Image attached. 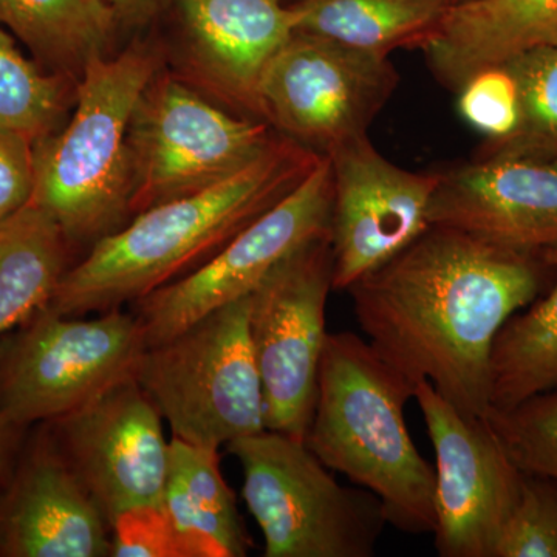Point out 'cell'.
<instances>
[{
    "instance_id": "cell-29",
    "label": "cell",
    "mask_w": 557,
    "mask_h": 557,
    "mask_svg": "<svg viewBox=\"0 0 557 557\" xmlns=\"http://www.w3.org/2000/svg\"><path fill=\"white\" fill-rule=\"evenodd\" d=\"M112 557H183L163 502L126 509L110 522Z\"/></svg>"
},
{
    "instance_id": "cell-14",
    "label": "cell",
    "mask_w": 557,
    "mask_h": 557,
    "mask_svg": "<svg viewBox=\"0 0 557 557\" xmlns=\"http://www.w3.org/2000/svg\"><path fill=\"white\" fill-rule=\"evenodd\" d=\"M163 423L146 392L129 379L46 424L110 525L126 509L163 502L171 445Z\"/></svg>"
},
{
    "instance_id": "cell-15",
    "label": "cell",
    "mask_w": 557,
    "mask_h": 557,
    "mask_svg": "<svg viewBox=\"0 0 557 557\" xmlns=\"http://www.w3.org/2000/svg\"><path fill=\"white\" fill-rule=\"evenodd\" d=\"M110 552L109 520L47 424H36L0 485V557H106Z\"/></svg>"
},
{
    "instance_id": "cell-1",
    "label": "cell",
    "mask_w": 557,
    "mask_h": 557,
    "mask_svg": "<svg viewBox=\"0 0 557 557\" xmlns=\"http://www.w3.org/2000/svg\"><path fill=\"white\" fill-rule=\"evenodd\" d=\"M553 274L542 255L431 225L347 292L380 357L416 384L429 381L463 416L485 418L497 335Z\"/></svg>"
},
{
    "instance_id": "cell-7",
    "label": "cell",
    "mask_w": 557,
    "mask_h": 557,
    "mask_svg": "<svg viewBox=\"0 0 557 557\" xmlns=\"http://www.w3.org/2000/svg\"><path fill=\"white\" fill-rule=\"evenodd\" d=\"M146 347L132 311L83 319L46 307L0 336V412L28 428L67 416L134 379Z\"/></svg>"
},
{
    "instance_id": "cell-8",
    "label": "cell",
    "mask_w": 557,
    "mask_h": 557,
    "mask_svg": "<svg viewBox=\"0 0 557 557\" xmlns=\"http://www.w3.org/2000/svg\"><path fill=\"white\" fill-rule=\"evenodd\" d=\"M274 135L265 121L230 115L180 81L157 75L129 132L132 218L215 185L255 160Z\"/></svg>"
},
{
    "instance_id": "cell-19",
    "label": "cell",
    "mask_w": 557,
    "mask_h": 557,
    "mask_svg": "<svg viewBox=\"0 0 557 557\" xmlns=\"http://www.w3.org/2000/svg\"><path fill=\"white\" fill-rule=\"evenodd\" d=\"M163 505L183 557L248 555L251 539L220 469V449L172 438Z\"/></svg>"
},
{
    "instance_id": "cell-6",
    "label": "cell",
    "mask_w": 557,
    "mask_h": 557,
    "mask_svg": "<svg viewBox=\"0 0 557 557\" xmlns=\"http://www.w3.org/2000/svg\"><path fill=\"white\" fill-rule=\"evenodd\" d=\"M242 496L262 530L265 557H372L387 516L366 487L341 485L304 440L276 431L231 442Z\"/></svg>"
},
{
    "instance_id": "cell-30",
    "label": "cell",
    "mask_w": 557,
    "mask_h": 557,
    "mask_svg": "<svg viewBox=\"0 0 557 557\" xmlns=\"http://www.w3.org/2000/svg\"><path fill=\"white\" fill-rule=\"evenodd\" d=\"M33 143L22 135L0 131V219L32 201L35 189Z\"/></svg>"
},
{
    "instance_id": "cell-26",
    "label": "cell",
    "mask_w": 557,
    "mask_h": 557,
    "mask_svg": "<svg viewBox=\"0 0 557 557\" xmlns=\"http://www.w3.org/2000/svg\"><path fill=\"white\" fill-rule=\"evenodd\" d=\"M485 420L520 471L557 480V387L512 408H491Z\"/></svg>"
},
{
    "instance_id": "cell-11",
    "label": "cell",
    "mask_w": 557,
    "mask_h": 557,
    "mask_svg": "<svg viewBox=\"0 0 557 557\" xmlns=\"http://www.w3.org/2000/svg\"><path fill=\"white\" fill-rule=\"evenodd\" d=\"M388 57L296 32L263 75L265 121L319 153L368 134L398 87Z\"/></svg>"
},
{
    "instance_id": "cell-17",
    "label": "cell",
    "mask_w": 557,
    "mask_h": 557,
    "mask_svg": "<svg viewBox=\"0 0 557 557\" xmlns=\"http://www.w3.org/2000/svg\"><path fill=\"white\" fill-rule=\"evenodd\" d=\"M194 75L220 100L265 121L263 75L298 32V14L282 0H178ZM267 123V121H265Z\"/></svg>"
},
{
    "instance_id": "cell-27",
    "label": "cell",
    "mask_w": 557,
    "mask_h": 557,
    "mask_svg": "<svg viewBox=\"0 0 557 557\" xmlns=\"http://www.w3.org/2000/svg\"><path fill=\"white\" fill-rule=\"evenodd\" d=\"M494 557H557V480L523 472L520 496Z\"/></svg>"
},
{
    "instance_id": "cell-28",
    "label": "cell",
    "mask_w": 557,
    "mask_h": 557,
    "mask_svg": "<svg viewBox=\"0 0 557 557\" xmlns=\"http://www.w3.org/2000/svg\"><path fill=\"white\" fill-rule=\"evenodd\" d=\"M458 113L472 129L498 145L515 134L519 123V90L507 65L475 73L458 89Z\"/></svg>"
},
{
    "instance_id": "cell-22",
    "label": "cell",
    "mask_w": 557,
    "mask_h": 557,
    "mask_svg": "<svg viewBox=\"0 0 557 557\" xmlns=\"http://www.w3.org/2000/svg\"><path fill=\"white\" fill-rule=\"evenodd\" d=\"M119 17L104 0H0V27L53 72L73 78L104 54Z\"/></svg>"
},
{
    "instance_id": "cell-25",
    "label": "cell",
    "mask_w": 557,
    "mask_h": 557,
    "mask_svg": "<svg viewBox=\"0 0 557 557\" xmlns=\"http://www.w3.org/2000/svg\"><path fill=\"white\" fill-rule=\"evenodd\" d=\"M507 67L519 90V123L504 143L483 156H519L557 161V49L530 51Z\"/></svg>"
},
{
    "instance_id": "cell-23",
    "label": "cell",
    "mask_w": 557,
    "mask_h": 557,
    "mask_svg": "<svg viewBox=\"0 0 557 557\" xmlns=\"http://www.w3.org/2000/svg\"><path fill=\"white\" fill-rule=\"evenodd\" d=\"M555 282L508 319L491 359V408L508 409L557 387V248L542 252ZM490 408V409H491Z\"/></svg>"
},
{
    "instance_id": "cell-33",
    "label": "cell",
    "mask_w": 557,
    "mask_h": 557,
    "mask_svg": "<svg viewBox=\"0 0 557 557\" xmlns=\"http://www.w3.org/2000/svg\"><path fill=\"white\" fill-rule=\"evenodd\" d=\"M457 2H461V0H457Z\"/></svg>"
},
{
    "instance_id": "cell-3",
    "label": "cell",
    "mask_w": 557,
    "mask_h": 557,
    "mask_svg": "<svg viewBox=\"0 0 557 557\" xmlns=\"http://www.w3.org/2000/svg\"><path fill=\"white\" fill-rule=\"evenodd\" d=\"M416 386L368 339L329 333L306 443L330 471L372 491L391 525L421 534L435 530V468L406 426Z\"/></svg>"
},
{
    "instance_id": "cell-16",
    "label": "cell",
    "mask_w": 557,
    "mask_h": 557,
    "mask_svg": "<svg viewBox=\"0 0 557 557\" xmlns=\"http://www.w3.org/2000/svg\"><path fill=\"white\" fill-rule=\"evenodd\" d=\"M429 222L531 255L556 249L557 161L483 156L440 174Z\"/></svg>"
},
{
    "instance_id": "cell-31",
    "label": "cell",
    "mask_w": 557,
    "mask_h": 557,
    "mask_svg": "<svg viewBox=\"0 0 557 557\" xmlns=\"http://www.w3.org/2000/svg\"><path fill=\"white\" fill-rule=\"evenodd\" d=\"M30 429L0 412V485L16 463Z\"/></svg>"
},
{
    "instance_id": "cell-13",
    "label": "cell",
    "mask_w": 557,
    "mask_h": 557,
    "mask_svg": "<svg viewBox=\"0 0 557 557\" xmlns=\"http://www.w3.org/2000/svg\"><path fill=\"white\" fill-rule=\"evenodd\" d=\"M324 156L333 178V292H347L431 226L429 209L440 174L403 170L373 146L368 134L341 143Z\"/></svg>"
},
{
    "instance_id": "cell-4",
    "label": "cell",
    "mask_w": 557,
    "mask_h": 557,
    "mask_svg": "<svg viewBox=\"0 0 557 557\" xmlns=\"http://www.w3.org/2000/svg\"><path fill=\"white\" fill-rule=\"evenodd\" d=\"M157 75L159 57L146 46L91 58L76 81L72 120L33 146L30 203L57 220L70 244L94 245L129 222L132 120Z\"/></svg>"
},
{
    "instance_id": "cell-24",
    "label": "cell",
    "mask_w": 557,
    "mask_h": 557,
    "mask_svg": "<svg viewBox=\"0 0 557 557\" xmlns=\"http://www.w3.org/2000/svg\"><path fill=\"white\" fill-rule=\"evenodd\" d=\"M70 78L44 72L17 49L16 38L0 27V131L22 135L33 145L60 131L76 97Z\"/></svg>"
},
{
    "instance_id": "cell-2",
    "label": "cell",
    "mask_w": 557,
    "mask_h": 557,
    "mask_svg": "<svg viewBox=\"0 0 557 557\" xmlns=\"http://www.w3.org/2000/svg\"><path fill=\"white\" fill-rule=\"evenodd\" d=\"M324 153L276 134L239 171L164 201L91 245L62 277L49 309L67 317L134 304L188 276L304 182Z\"/></svg>"
},
{
    "instance_id": "cell-18",
    "label": "cell",
    "mask_w": 557,
    "mask_h": 557,
    "mask_svg": "<svg viewBox=\"0 0 557 557\" xmlns=\"http://www.w3.org/2000/svg\"><path fill=\"white\" fill-rule=\"evenodd\" d=\"M557 49V0H461L421 47L440 83L458 91L475 73Z\"/></svg>"
},
{
    "instance_id": "cell-20",
    "label": "cell",
    "mask_w": 557,
    "mask_h": 557,
    "mask_svg": "<svg viewBox=\"0 0 557 557\" xmlns=\"http://www.w3.org/2000/svg\"><path fill=\"white\" fill-rule=\"evenodd\" d=\"M72 248L49 212L28 203L0 219V336L50 306Z\"/></svg>"
},
{
    "instance_id": "cell-10",
    "label": "cell",
    "mask_w": 557,
    "mask_h": 557,
    "mask_svg": "<svg viewBox=\"0 0 557 557\" xmlns=\"http://www.w3.org/2000/svg\"><path fill=\"white\" fill-rule=\"evenodd\" d=\"M333 178L327 156L270 211L237 234L188 276L135 300L146 346L178 335L194 322L251 295L282 260L310 242L330 236Z\"/></svg>"
},
{
    "instance_id": "cell-12",
    "label": "cell",
    "mask_w": 557,
    "mask_h": 557,
    "mask_svg": "<svg viewBox=\"0 0 557 557\" xmlns=\"http://www.w3.org/2000/svg\"><path fill=\"white\" fill-rule=\"evenodd\" d=\"M435 450V548L442 557H494L520 496L516 467L485 418L454 408L429 381L413 394Z\"/></svg>"
},
{
    "instance_id": "cell-32",
    "label": "cell",
    "mask_w": 557,
    "mask_h": 557,
    "mask_svg": "<svg viewBox=\"0 0 557 557\" xmlns=\"http://www.w3.org/2000/svg\"><path fill=\"white\" fill-rule=\"evenodd\" d=\"M104 2L113 7L120 16L135 17L157 9L163 0H104Z\"/></svg>"
},
{
    "instance_id": "cell-9",
    "label": "cell",
    "mask_w": 557,
    "mask_h": 557,
    "mask_svg": "<svg viewBox=\"0 0 557 557\" xmlns=\"http://www.w3.org/2000/svg\"><path fill=\"white\" fill-rule=\"evenodd\" d=\"M333 292L330 236L293 252L251 293L249 335L269 431L306 442L317 405L325 307Z\"/></svg>"
},
{
    "instance_id": "cell-21",
    "label": "cell",
    "mask_w": 557,
    "mask_h": 557,
    "mask_svg": "<svg viewBox=\"0 0 557 557\" xmlns=\"http://www.w3.org/2000/svg\"><path fill=\"white\" fill-rule=\"evenodd\" d=\"M457 0H298V32L388 57L421 49Z\"/></svg>"
},
{
    "instance_id": "cell-5",
    "label": "cell",
    "mask_w": 557,
    "mask_h": 557,
    "mask_svg": "<svg viewBox=\"0 0 557 557\" xmlns=\"http://www.w3.org/2000/svg\"><path fill=\"white\" fill-rule=\"evenodd\" d=\"M249 309L251 295L143 351L134 379L170 424L172 438L220 449L265 431Z\"/></svg>"
}]
</instances>
